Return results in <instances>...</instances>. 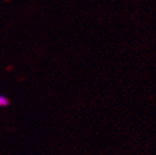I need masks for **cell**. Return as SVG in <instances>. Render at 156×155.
Wrapping results in <instances>:
<instances>
[{
    "label": "cell",
    "mask_w": 156,
    "mask_h": 155,
    "mask_svg": "<svg viewBox=\"0 0 156 155\" xmlns=\"http://www.w3.org/2000/svg\"><path fill=\"white\" fill-rule=\"evenodd\" d=\"M9 105V99L5 96L0 95V107H5Z\"/></svg>",
    "instance_id": "cell-1"
}]
</instances>
